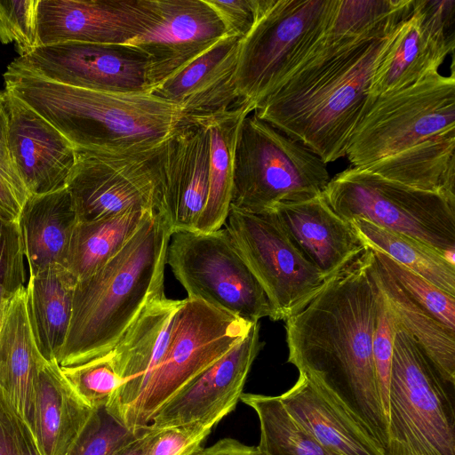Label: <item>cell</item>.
Instances as JSON below:
<instances>
[{"label":"cell","mask_w":455,"mask_h":455,"mask_svg":"<svg viewBox=\"0 0 455 455\" xmlns=\"http://www.w3.org/2000/svg\"><path fill=\"white\" fill-rule=\"evenodd\" d=\"M367 248L285 319L288 363L324 387L382 451L388 419L379 392L372 342L380 291Z\"/></svg>","instance_id":"1"},{"label":"cell","mask_w":455,"mask_h":455,"mask_svg":"<svg viewBox=\"0 0 455 455\" xmlns=\"http://www.w3.org/2000/svg\"><path fill=\"white\" fill-rule=\"evenodd\" d=\"M395 30L355 40L321 36L253 113L326 164L345 156L367 108L373 72Z\"/></svg>","instance_id":"2"},{"label":"cell","mask_w":455,"mask_h":455,"mask_svg":"<svg viewBox=\"0 0 455 455\" xmlns=\"http://www.w3.org/2000/svg\"><path fill=\"white\" fill-rule=\"evenodd\" d=\"M4 91L54 126L76 151L126 155L162 146L185 117L153 94L92 91L58 84L11 63Z\"/></svg>","instance_id":"3"},{"label":"cell","mask_w":455,"mask_h":455,"mask_svg":"<svg viewBox=\"0 0 455 455\" xmlns=\"http://www.w3.org/2000/svg\"><path fill=\"white\" fill-rule=\"evenodd\" d=\"M172 234L164 212H155L115 257L76 282L68 335L57 358L60 367L108 354L142 309L164 294Z\"/></svg>","instance_id":"4"},{"label":"cell","mask_w":455,"mask_h":455,"mask_svg":"<svg viewBox=\"0 0 455 455\" xmlns=\"http://www.w3.org/2000/svg\"><path fill=\"white\" fill-rule=\"evenodd\" d=\"M330 180L327 164L302 143L253 112L244 117L235 152L230 206L259 214L280 203L317 196Z\"/></svg>","instance_id":"5"},{"label":"cell","mask_w":455,"mask_h":455,"mask_svg":"<svg viewBox=\"0 0 455 455\" xmlns=\"http://www.w3.org/2000/svg\"><path fill=\"white\" fill-rule=\"evenodd\" d=\"M323 196L346 220L363 219L408 235L454 263L455 201L354 166L331 178Z\"/></svg>","instance_id":"6"},{"label":"cell","mask_w":455,"mask_h":455,"mask_svg":"<svg viewBox=\"0 0 455 455\" xmlns=\"http://www.w3.org/2000/svg\"><path fill=\"white\" fill-rule=\"evenodd\" d=\"M254 323L201 299H182L162 361L123 424L132 431L145 429L164 403L243 339Z\"/></svg>","instance_id":"7"},{"label":"cell","mask_w":455,"mask_h":455,"mask_svg":"<svg viewBox=\"0 0 455 455\" xmlns=\"http://www.w3.org/2000/svg\"><path fill=\"white\" fill-rule=\"evenodd\" d=\"M337 0H267L256 23L241 39L235 86L255 107L304 60L323 34Z\"/></svg>","instance_id":"8"},{"label":"cell","mask_w":455,"mask_h":455,"mask_svg":"<svg viewBox=\"0 0 455 455\" xmlns=\"http://www.w3.org/2000/svg\"><path fill=\"white\" fill-rule=\"evenodd\" d=\"M455 131V76L439 72L369 100L346 156L363 167L434 136Z\"/></svg>","instance_id":"9"},{"label":"cell","mask_w":455,"mask_h":455,"mask_svg":"<svg viewBox=\"0 0 455 455\" xmlns=\"http://www.w3.org/2000/svg\"><path fill=\"white\" fill-rule=\"evenodd\" d=\"M166 264L188 293L235 316L257 323L273 313L260 284L238 254L226 228L173 231Z\"/></svg>","instance_id":"10"},{"label":"cell","mask_w":455,"mask_h":455,"mask_svg":"<svg viewBox=\"0 0 455 455\" xmlns=\"http://www.w3.org/2000/svg\"><path fill=\"white\" fill-rule=\"evenodd\" d=\"M224 226L263 289L273 321L298 312L330 279L297 248L272 211L254 214L230 206Z\"/></svg>","instance_id":"11"},{"label":"cell","mask_w":455,"mask_h":455,"mask_svg":"<svg viewBox=\"0 0 455 455\" xmlns=\"http://www.w3.org/2000/svg\"><path fill=\"white\" fill-rule=\"evenodd\" d=\"M164 146L126 155L76 151L66 188L78 222L128 211H161Z\"/></svg>","instance_id":"12"},{"label":"cell","mask_w":455,"mask_h":455,"mask_svg":"<svg viewBox=\"0 0 455 455\" xmlns=\"http://www.w3.org/2000/svg\"><path fill=\"white\" fill-rule=\"evenodd\" d=\"M453 389L416 341L397 324L388 419L408 425L440 455H455Z\"/></svg>","instance_id":"13"},{"label":"cell","mask_w":455,"mask_h":455,"mask_svg":"<svg viewBox=\"0 0 455 455\" xmlns=\"http://www.w3.org/2000/svg\"><path fill=\"white\" fill-rule=\"evenodd\" d=\"M12 63L44 79L72 87L124 94L153 92L148 57L126 44L42 45Z\"/></svg>","instance_id":"14"},{"label":"cell","mask_w":455,"mask_h":455,"mask_svg":"<svg viewBox=\"0 0 455 455\" xmlns=\"http://www.w3.org/2000/svg\"><path fill=\"white\" fill-rule=\"evenodd\" d=\"M38 46L125 44L158 20L156 0H39Z\"/></svg>","instance_id":"15"},{"label":"cell","mask_w":455,"mask_h":455,"mask_svg":"<svg viewBox=\"0 0 455 455\" xmlns=\"http://www.w3.org/2000/svg\"><path fill=\"white\" fill-rule=\"evenodd\" d=\"M263 345L258 322L243 339L164 403L146 428L156 430L195 422L217 425L235 410Z\"/></svg>","instance_id":"16"},{"label":"cell","mask_w":455,"mask_h":455,"mask_svg":"<svg viewBox=\"0 0 455 455\" xmlns=\"http://www.w3.org/2000/svg\"><path fill=\"white\" fill-rule=\"evenodd\" d=\"M155 25L126 45L150 61L154 88L228 35L207 0H156Z\"/></svg>","instance_id":"17"},{"label":"cell","mask_w":455,"mask_h":455,"mask_svg":"<svg viewBox=\"0 0 455 455\" xmlns=\"http://www.w3.org/2000/svg\"><path fill=\"white\" fill-rule=\"evenodd\" d=\"M210 137L204 116H185L165 142L162 205L172 232L196 231L209 191Z\"/></svg>","instance_id":"18"},{"label":"cell","mask_w":455,"mask_h":455,"mask_svg":"<svg viewBox=\"0 0 455 455\" xmlns=\"http://www.w3.org/2000/svg\"><path fill=\"white\" fill-rule=\"evenodd\" d=\"M3 93L9 149L29 196L65 188L76 162L75 148L20 100L6 91Z\"/></svg>","instance_id":"19"},{"label":"cell","mask_w":455,"mask_h":455,"mask_svg":"<svg viewBox=\"0 0 455 455\" xmlns=\"http://www.w3.org/2000/svg\"><path fill=\"white\" fill-rule=\"evenodd\" d=\"M181 303L165 294L151 300L109 352L122 385L107 409L121 422L162 361Z\"/></svg>","instance_id":"20"},{"label":"cell","mask_w":455,"mask_h":455,"mask_svg":"<svg viewBox=\"0 0 455 455\" xmlns=\"http://www.w3.org/2000/svg\"><path fill=\"white\" fill-rule=\"evenodd\" d=\"M241 39L225 36L152 93L178 106L184 116H209L243 104L235 79Z\"/></svg>","instance_id":"21"},{"label":"cell","mask_w":455,"mask_h":455,"mask_svg":"<svg viewBox=\"0 0 455 455\" xmlns=\"http://www.w3.org/2000/svg\"><path fill=\"white\" fill-rule=\"evenodd\" d=\"M272 211L305 257L331 278L367 248L351 222L338 215L323 194L280 203Z\"/></svg>","instance_id":"22"},{"label":"cell","mask_w":455,"mask_h":455,"mask_svg":"<svg viewBox=\"0 0 455 455\" xmlns=\"http://www.w3.org/2000/svg\"><path fill=\"white\" fill-rule=\"evenodd\" d=\"M289 415L323 446L340 455H383L369 434L319 383L304 373L278 396Z\"/></svg>","instance_id":"23"},{"label":"cell","mask_w":455,"mask_h":455,"mask_svg":"<svg viewBox=\"0 0 455 455\" xmlns=\"http://www.w3.org/2000/svg\"><path fill=\"white\" fill-rule=\"evenodd\" d=\"M44 361L34 338L26 287H22L0 326V395L31 431L38 373Z\"/></svg>","instance_id":"24"},{"label":"cell","mask_w":455,"mask_h":455,"mask_svg":"<svg viewBox=\"0 0 455 455\" xmlns=\"http://www.w3.org/2000/svg\"><path fill=\"white\" fill-rule=\"evenodd\" d=\"M77 216L68 189L30 195L19 219L29 276L52 267H65Z\"/></svg>","instance_id":"25"},{"label":"cell","mask_w":455,"mask_h":455,"mask_svg":"<svg viewBox=\"0 0 455 455\" xmlns=\"http://www.w3.org/2000/svg\"><path fill=\"white\" fill-rule=\"evenodd\" d=\"M93 410L75 393L56 361L38 373L32 433L41 455H68Z\"/></svg>","instance_id":"26"},{"label":"cell","mask_w":455,"mask_h":455,"mask_svg":"<svg viewBox=\"0 0 455 455\" xmlns=\"http://www.w3.org/2000/svg\"><path fill=\"white\" fill-rule=\"evenodd\" d=\"M453 52L429 36L411 14L394 31L372 75L369 100L412 85L437 73Z\"/></svg>","instance_id":"27"},{"label":"cell","mask_w":455,"mask_h":455,"mask_svg":"<svg viewBox=\"0 0 455 455\" xmlns=\"http://www.w3.org/2000/svg\"><path fill=\"white\" fill-rule=\"evenodd\" d=\"M360 168L455 201V131L434 136Z\"/></svg>","instance_id":"28"},{"label":"cell","mask_w":455,"mask_h":455,"mask_svg":"<svg viewBox=\"0 0 455 455\" xmlns=\"http://www.w3.org/2000/svg\"><path fill=\"white\" fill-rule=\"evenodd\" d=\"M76 282L61 266L29 276L26 286L28 313L36 346L46 361L57 362L65 343Z\"/></svg>","instance_id":"29"},{"label":"cell","mask_w":455,"mask_h":455,"mask_svg":"<svg viewBox=\"0 0 455 455\" xmlns=\"http://www.w3.org/2000/svg\"><path fill=\"white\" fill-rule=\"evenodd\" d=\"M372 272L396 323L416 341L442 378L454 386L455 331L408 296L374 255Z\"/></svg>","instance_id":"30"},{"label":"cell","mask_w":455,"mask_h":455,"mask_svg":"<svg viewBox=\"0 0 455 455\" xmlns=\"http://www.w3.org/2000/svg\"><path fill=\"white\" fill-rule=\"evenodd\" d=\"M254 107L243 103L205 117L210 137L209 191L196 231L207 233L221 228L231 205L236 142L244 117Z\"/></svg>","instance_id":"31"},{"label":"cell","mask_w":455,"mask_h":455,"mask_svg":"<svg viewBox=\"0 0 455 455\" xmlns=\"http://www.w3.org/2000/svg\"><path fill=\"white\" fill-rule=\"evenodd\" d=\"M155 212L128 211L91 222H78L70 241L65 267L78 281L108 263Z\"/></svg>","instance_id":"32"},{"label":"cell","mask_w":455,"mask_h":455,"mask_svg":"<svg viewBox=\"0 0 455 455\" xmlns=\"http://www.w3.org/2000/svg\"><path fill=\"white\" fill-rule=\"evenodd\" d=\"M366 246L422 276L455 296V263L437 250L408 235L381 228L363 219L350 221Z\"/></svg>","instance_id":"33"},{"label":"cell","mask_w":455,"mask_h":455,"mask_svg":"<svg viewBox=\"0 0 455 455\" xmlns=\"http://www.w3.org/2000/svg\"><path fill=\"white\" fill-rule=\"evenodd\" d=\"M240 400L258 415L260 441L257 448L262 455H340L295 422L278 396L243 393Z\"/></svg>","instance_id":"34"},{"label":"cell","mask_w":455,"mask_h":455,"mask_svg":"<svg viewBox=\"0 0 455 455\" xmlns=\"http://www.w3.org/2000/svg\"><path fill=\"white\" fill-rule=\"evenodd\" d=\"M412 0H337L323 36L360 39L395 30L411 14Z\"/></svg>","instance_id":"35"},{"label":"cell","mask_w":455,"mask_h":455,"mask_svg":"<svg viewBox=\"0 0 455 455\" xmlns=\"http://www.w3.org/2000/svg\"><path fill=\"white\" fill-rule=\"evenodd\" d=\"M60 370L75 393L92 410L107 407L122 385L110 353Z\"/></svg>","instance_id":"36"},{"label":"cell","mask_w":455,"mask_h":455,"mask_svg":"<svg viewBox=\"0 0 455 455\" xmlns=\"http://www.w3.org/2000/svg\"><path fill=\"white\" fill-rule=\"evenodd\" d=\"M371 249L375 259L389 272L408 296L443 325L455 331V296L443 291L385 253Z\"/></svg>","instance_id":"37"},{"label":"cell","mask_w":455,"mask_h":455,"mask_svg":"<svg viewBox=\"0 0 455 455\" xmlns=\"http://www.w3.org/2000/svg\"><path fill=\"white\" fill-rule=\"evenodd\" d=\"M144 430H131L112 415L107 407L93 410L68 455H110Z\"/></svg>","instance_id":"38"},{"label":"cell","mask_w":455,"mask_h":455,"mask_svg":"<svg viewBox=\"0 0 455 455\" xmlns=\"http://www.w3.org/2000/svg\"><path fill=\"white\" fill-rule=\"evenodd\" d=\"M24 261L18 221L0 219V326L15 294L25 287Z\"/></svg>","instance_id":"39"},{"label":"cell","mask_w":455,"mask_h":455,"mask_svg":"<svg viewBox=\"0 0 455 455\" xmlns=\"http://www.w3.org/2000/svg\"><path fill=\"white\" fill-rule=\"evenodd\" d=\"M39 0H0V41L13 43L20 56L38 46L37 5Z\"/></svg>","instance_id":"40"},{"label":"cell","mask_w":455,"mask_h":455,"mask_svg":"<svg viewBox=\"0 0 455 455\" xmlns=\"http://www.w3.org/2000/svg\"><path fill=\"white\" fill-rule=\"evenodd\" d=\"M28 196L9 149L5 100L0 93V219L18 221Z\"/></svg>","instance_id":"41"},{"label":"cell","mask_w":455,"mask_h":455,"mask_svg":"<svg viewBox=\"0 0 455 455\" xmlns=\"http://www.w3.org/2000/svg\"><path fill=\"white\" fill-rule=\"evenodd\" d=\"M216 425L195 422L181 426L147 429L143 455H193Z\"/></svg>","instance_id":"42"},{"label":"cell","mask_w":455,"mask_h":455,"mask_svg":"<svg viewBox=\"0 0 455 455\" xmlns=\"http://www.w3.org/2000/svg\"><path fill=\"white\" fill-rule=\"evenodd\" d=\"M396 331V322L380 292L378 322L372 342V354L380 400L387 419L390 371Z\"/></svg>","instance_id":"43"},{"label":"cell","mask_w":455,"mask_h":455,"mask_svg":"<svg viewBox=\"0 0 455 455\" xmlns=\"http://www.w3.org/2000/svg\"><path fill=\"white\" fill-rule=\"evenodd\" d=\"M411 14L429 36L454 51L455 0H412Z\"/></svg>","instance_id":"44"},{"label":"cell","mask_w":455,"mask_h":455,"mask_svg":"<svg viewBox=\"0 0 455 455\" xmlns=\"http://www.w3.org/2000/svg\"><path fill=\"white\" fill-rule=\"evenodd\" d=\"M224 23L228 35L243 38L252 28L267 0H207Z\"/></svg>","instance_id":"45"},{"label":"cell","mask_w":455,"mask_h":455,"mask_svg":"<svg viewBox=\"0 0 455 455\" xmlns=\"http://www.w3.org/2000/svg\"><path fill=\"white\" fill-rule=\"evenodd\" d=\"M389 442L383 455H440L426 440L399 419H388Z\"/></svg>","instance_id":"46"},{"label":"cell","mask_w":455,"mask_h":455,"mask_svg":"<svg viewBox=\"0 0 455 455\" xmlns=\"http://www.w3.org/2000/svg\"><path fill=\"white\" fill-rule=\"evenodd\" d=\"M3 402L10 424L14 455H41L29 427L14 413L4 399Z\"/></svg>","instance_id":"47"},{"label":"cell","mask_w":455,"mask_h":455,"mask_svg":"<svg viewBox=\"0 0 455 455\" xmlns=\"http://www.w3.org/2000/svg\"><path fill=\"white\" fill-rule=\"evenodd\" d=\"M193 455H262L257 447L245 445L233 439H220L207 448L199 449Z\"/></svg>","instance_id":"48"},{"label":"cell","mask_w":455,"mask_h":455,"mask_svg":"<svg viewBox=\"0 0 455 455\" xmlns=\"http://www.w3.org/2000/svg\"><path fill=\"white\" fill-rule=\"evenodd\" d=\"M0 455H14L8 417L0 395Z\"/></svg>","instance_id":"49"},{"label":"cell","mask_w":455,"mask_h":455,"mask_svg":"<svg viewBox=\"0 0 455 455\" xmlns=\"http://www.w3.org/2000/svg\"><path fill=\"white\" fill-rule=\"evenodd\" d=\"M146 437L147 429L136 438L114 451L110 455H143Z\"/></svg>","instance_id":"50"}]
</instances>
